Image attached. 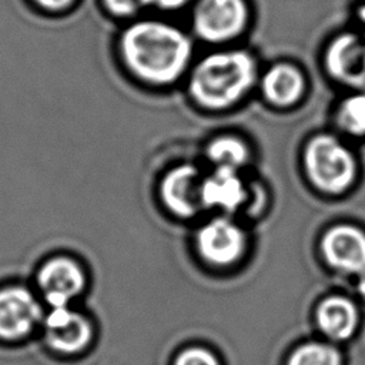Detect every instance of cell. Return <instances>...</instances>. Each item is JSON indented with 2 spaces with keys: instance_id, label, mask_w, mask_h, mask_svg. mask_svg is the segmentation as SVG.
<instances>
[{
  "instance_id": "cell-1",
  "label": "cell",
  "mask_w": 365,
  "mask_h": 365,
  "mask_svg": "<svg viewBox=\"0 0 365 365\" xmlns=\"http://www.w3.org/2000/svg\"><path fill=\"white\" fill-rule=\"evenodd\" d=\"M128 68L154 84H168L185 70L191 57L190 38L173 24L143 20L131 24L120 40Z\"/></svg>"
},
{
  "instance_id": "cell-2",
  "label": "cell",
  "mask_w": 365,
  "mask_h": 365,
  "mask_svg": "<svg viewBox=\"0 0 365 365\" xmlns=\"http://www.w3.org/2000/svg\"><path fill=\"white\" fill-rule=\"evenodd\" d=\"M257 64L242 50L217 51L204 57L192 70L190 91L207 108H225L237 103L254 84Z\"/></svg>"
},
{
  "instance_id": "cell-3",
  "label": "cell",
  "mask_w": 365,
  "mask_h": 365,
  "mask_svg": "<svg viewBox=\"0 0 365 365\" xmlns=\"http://www.w3.org/2000/svg\"><path fill=\"white\" fill-rule=\"evenodd\" d=\"M304 161L311 181L327 192L346 190L356 174L351 151L339 140L327 134L317 135L307 144Z\"/></svg>"
},
{
  "instance_id": "cell-4",
  "label": "cell",
  "mask_w": 365,
  "mask_h": 365,
  "mask_svg": "<svg viewBox=\"0 0 365 365\" xmlns=\"http://www.w3.org/2000/svg\"><path fill=\"white\" fill-rule=\"evenodd\" d=\"M43 308L36 295L23 285L0 288V339L21 341L43 322Z\"/></svg>"
},
{
  "instance_id": "cell-5",
  "label": "cell",
  "mask_w": 365,
  "mask_h": 365,
  "mask_svg": "<svg viewBox=\"0 0 365 365\" xmlns=\"http://www.w3.org/2000/svg\"><path fill=\"white\" fill-rule=\"evenodd\" d=\"M247 17L245 0H200L192 13V26L202 40L215 43L240 34Z\"/></svg>"
},
{
  "instance_id": "cell-6",
  "label": "cell",
  "mask_w": 365,
  "mask_h": 365,
  "mask_svg": "<svg viewBox=\"0 0 365 365\" xmlns=\"http://www.w3.org/2000/svg\"><path fill=\"white\" fill-rule=\"evenodd\" d=\"M37 288L51 308L68 307L86 287V274L81 265L67 257L56 255L46 259L37 271Z\"/></svg>"
},
{
  "instance_id": "cell-7",
  "label": "cell",
  "mask_w": 365,
  "mask_h": 365,
  "mask_svg": "<svg viewBox=\"0 0 365 365\" xmlns=\"http://www.w3.org/2000/svg\"><path fill=\"white\" fill-rule=\"evenodd\" d=\"M43 332L47 346L61 355L84 351L93 338L90 321L68 307L51 308L43 318Z\"/></svg>"
},
{
  "instance_id": "cell-8",
  "label": "cell",
  "mask_w": 365,
  "mask_h": 365,
  "mask_svg": "<svg viewBox=\"0 0 365 365\" xmlns=\"http://www.w3.org/2000/svg\"><path fill=\"white\" fill-rule=\"evenodd\" d=\"M197 248L204 259L215 265L235 262L245 250L242 230L225 218L207 222L197 234Z\"/></svg>"
},
{
  "instance_id": "cell-9",
  "label": "cell",
  "mask_w": 365,
  "mask_h": 365,
  "mask_svg": "<svg viewBox=\"0 0 365 365\" xmlns=\"http://www.w3.org/2000/svg\"><path fill=\"white\" fill-rule=\"evenodd\" d=\"M327 262L344 272L361 274L365 269V232L354 225H335L322 238Z\"/></svg>"
},
{
  "instance_id": "cell-10",
  "label": "cell",
  "mask_w": 365,
  "mask_h": 365,
  "mask_svg": "<svg viewBox=\"0 0 365 365\" xmlns=\"http://www.w3.org/2000/svg\"><path fill=\"white\" fill-rule=\"evenodd\" d=\"M202 178L195 167L184 164L171 170L161 184L164 204L180 217H192L201 208Z\"/></svg>"
},
{
  "instance_id": "cell-11",
  "label": "cell",
  "mask_w": 365,
  "mask_h": 365,
  "mask_svg": "<svg viewBox=\"0 0 365 365\" xmlns=\"http://www.w3.org/2000/svg\"><path fill=\"white\" fill-rule=\"evenodd\" d=\"M327 67L338 80L361 84L365 81V43L352 34L338 37L328 48Z\"/></svg>"
},
{
  "instance_id": "cell-12",
  "label": "cell",
  "mask_w": 365,
  "mask_h": 365,
  "mask_svg": "<svg viewBox=\"0 0 365 365\" xmlns=\"http://www.w3.org/2000/svg\"><path fill=\"white\" fill-rule=\"evenodd\" d=\"M204 207H220L234 211L245 200V190L235 170L215 168V171L202 178L201 187Z\"/></svg>"
},
{
  "instance_id": "cell-13",
  "label": "cell",
  "mask_w": 365,
  "mask_h": 365,
  "mask_svg": "<svg viewBox=\"0 0 365 365\" xmlns=\"http://www.w3.org/2000/svg\"><path fill=\"white\" fill-rule=\"evenodd\" d=\"M304 86L301 71L287 63L272 66L261 81L265 98L279 107H288L297 103L304 93Z\"/></svg>"
},
{
  "instance_id": "cell-14",
  "label": "cell",
  "mask_w": 365,
  "mask_h": 365,
  "mask_svg": "<svg viewBox=\"0 0 365 365\" xmlns=\"http://www.w3.org/2000/svg\"><path fill=\"white\" fill-rule=\"evenodd\" d=\"M317 322L327 336L342 341L355 332L358 327V311L349 299L329 297L318 305Z\"/></svg>"
},
{
  "instance_id": "cell-15",
  "label": "cell",
  "mask_w": 365,
  "mask_h": 365,
  "mask_svg": "<svg viewBox=\"0 0 365 365\" xmlns=\"http://www.w3.org/2000/svg\"><path fill=\"white\" fill-rule=\"evenodd\" d=\"M208 158L217 168L238 170L248 160V150L245 144L234 137H220L214 140L207 150Z\"/></svg>"
},
{
  "instance_id": "cell-16",
  "label": "cell",
  "mask_w": 365,
  "mask_h": 365,
  "mask_svg": "<svg viewBox=\"0 0 365 365\" xmlns=\"http://www.w3.org/2000/svg\"><path fill=\"white\" fill-rule=\"evenodd\" d=\"M288 365H342V358L329 344L307 342L292 351Z\"/></svg>"
},
{
  "instance_id": "cell-17",
  "label": "cell",
  "mask_w": 365,
  "mask_h": 365,
  "mask_svg": "<svg viewBox=\"0 0 365 365\" xmlns=\"http://www.w3.org/2000/svg\"><path fill=\"white\" fill-rule=\"evenodd\" d=\"M339 124L352 134L365 133V93L346 98L338 113Z\"/></svg>"
},
{
  "instance_id": "cell-18",
  "label": "cell",
  "mask_w": 365,
  "mask_h": 365,
  "mask_svg": "<svg viewBox=\"0 0 365 365\" xmlns=\"http://www.w3.org/2000/svg\"><path fill=\"white\" fill-rule=\"evenodd\" d=\"M174 365H220V361L211 351L201 346H191L178 354Z\"/></svg>"
},
{
  "instance_id": "cell-19",
  "label": "cell",
  "mask_w": 365,
  "mask_h": 365,
  "mask_svg": "<svg viewBox=\"0 0 365 365\" xmlns=\"http://www.w3.org/2000/svg\"><path fill=\"white\" fill-rule=\"evenodd\" d=\"M106 7L115 16H128L143 6L141 0H104Z\"/></svg>"
},
{
  "instance_id": "cell-20",
  "label": "cell",
  "mask_w": 365,
  "mask_h": 365,
  "mask_svg": "<svg viewBox=\"0 0 365 365\" xmlns=\"http://www.w3.org/2000/svg\"><path fill=\"white\" fill-rule=\"evenodd\" d=\"M31 1H34L38 7L47 11H61L74 3V0H31Z\"/></svg>"
},
{
  "instance_id": "cell-21",
  "label": "cell",
  "mask_w": 365,
  "mask_h": 365,
  "mask_svg": "<svg viewBox=\"0 0 365 365\" xmlns=\"http://www.w3.org/2000/svg\"><path fill=\"white\" fill-rule=\"evenodd\" d=\"M188 0H141L143 6H154L158 9H177L181 7L182 4H185Z\"/></svg>"
},
{
  "instance_id": "cell-22",
  "label": "cell",
  "mask_w": 365,
  "mask_h": 365,
  "mask_svg": "<svg viewBox=\"0 0 365 365\" xmlns=\"http://www.w3.org/2000/svg\"><path fill=\"white\" fill-rule=\"evenodd\" d=\"M358 291H359V294L365 298V269L359 274V278H358Z\"/></svg>"
},
{
  "instance_id": "cell-23",
  "label": "cell",
  "mask_w": 365,
  "mask_h": 365,
  "mask_svg": "<svg viewBox=\"0 0 365 365\" xmlns=\"http://www.w3.org/2000/svg\"><path fill=\"white\" fill-rule=\"evenodd\" d=\"M361 17L365 20V6L361 9Z\"/></svg>"
}]
</instances>
